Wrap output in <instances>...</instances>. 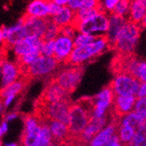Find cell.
Segmentation results:
<instances>
[{"mask_svg":"<svg viewBox=\"0 0 146 146\" xmlns=\"http://www.w3.org/2000/svg\"><path fill=\"white\" fill-rule=\"evenodd\" d=\"M61 6H59L57 5L56 4L52 3V1H49V4H48V9H49V17L52 18L55 16L56 14L60 12V11L61 10Z\"/></svg>","mask_w":146,"mask_h":146,"instance_id":"obj_37","label":"cell"},{"mask_svg":"<svg viewBox=\"0 0 146 146\" xmlns=\"http://www.w3.org/2000/svg\"><path fill=\"white\" fill-rule=\"evenodd\" d=\"M19 78L20 73L16 62L5 60L2 65V88L16 82Z\"/></svg>","mask_w":146,"mask_h":146,"instance_id":"obj_20","label":"cell"},{"mask_svg":"<svg viewBox=\"0 0 146 146\" xmlns=\"http://www.w3.org/2000/svg\"><path fill=\"white\" fill-rule=\"evenodd\" d=\"M119 1L120 0H102L100 5L101 10L108 14H111Z\"/></svg>","mask_w":146,"mask_h":146,"instance_id":"obj_35","label":"cell"},{"mask_svg":"<svg viewBox=\"0 0 146 146\" xmlns=\"http://www.w3.org/2000/svg\"><path fill=\"white\" fill-rule=\"evenodd\" d=\"M74 48V38L60 34L54 40V59L60 64L65 65Z\"/></svg>","mask_w":146,"mask_h":146,"instance_id":"obj_12","label":"cell"},{"mask_svg":"<svg viewBox=\"0 0 146 146\" xmlns=\"http://www.w3.org/2000/svg\"><path fill=\"white\" fill-rule=\"evenodd\" d=\"M107 146H126V145H124L123 143H122L120 141L118 140V138H117V137H116V135L110 141V143L107 144Z\"/></svg>","mask_w":146,"mask_h":146,"instance_id":"obj_39","label":"cell"},{"mask_svg":"<svg viewBox=\"0 0 146 146\" xmlns=\"http://www.w3.org/2000/svg\"><path fill=\"white\" fill-rule=\"evenodd\" d=\"M23 19L25 27L28 36H36L43 38V36L46 30L48 19H38L26 16L25 14L23 16Z\"/></svg>","mask_w":146,"mask_h":146,"instance_id":"obj_18","label":"cell"},{"mask_svg":"<svg viewBox=\"0 0 146 146\" xmlns=\"http://www.w3.org/2000/svg\"><path fill=\"white\" fill-rule=\"evenodd\" d=\"M139 1H141L142 3H143V4L146 5V0H139Z\"/></svg>","mask_w":146,"mask_h":146,"instance_id":"obj_48","label":"cell"},{"mask_svg":"<svg viewBox=\"0 0 146 146\" xmlns=\"http://www.w3.org/2000/svg\"><path fill=\"white\" fill-rule=\"evenodd\" d=\"M146 15V5L139 0H130L129 12L127 17L128 21L140 25Z\"/></svg>","mask_w":146,"mask_h":146,"instance_id":"obj_21","label":"cell"},{"mask_svg":"<svg viewBox=\"0 0 146 146\" xmlns=\"http://www.w3.org/2000/svg\"><path fill=\"white\" fill-rule=\"evenodd\" d=\"M48 1H51V0H48Z\"/></svg>","mask_w":146,"mask_h":146,"instance_id":"obj_50","label":"cell"},{"mask_svg":"<svg viewBox=\"0 0 146 146\" xmlns=\"http://www.w3.org/2000/svg\"><path fill=\"white\" fill-rule=\"evenodd\" d=\"M129 6H130V0H120L116 5V6L115 7L112 13L127 19L129 12Z\"/></svg>","mask_w":146,"mask_h":146,"instance_id":"obj_31","label":"cell"},{"mask_svg":"<svg viewBox=\"0 0 146 146\" xmlns=\"http://www.w3.org/2000/svg\"><path fill=\"white\" fill-rule=\"evenodd\" d=\"M77 30L74 27V25H67L65 27H62L60 29V34L66 36V37H68L71 38H74L75 37V35L77 34Z\"/></svg>","mask_w":146,"mask_h":146,"instance_id":"obj_36","label":"cell"},{"mask_svg":"<svg viewBox=\"0 0 146 146\" xmlns=\"http://www.w3.org/2000/svg\"><path fill=\"white\" fill-rule=\"evenodd\" d=\"M52 137L49 127L47 126V124L42 123L40 132H39L38 137L34 146H49L52 143Z\"/></svg>","mask_w":146,"mask_h":146,"instance_id":"obj_27","label":"cell"},{"mask_svg":"<svg viewBox=\"0 0 146 146\" xmlns=\"http://www.w3.org/2000/svg\"><path fill=\"white\" fill-rule=\"evenodd\" d=\"M136 132H137V130L134 128L128 126V125L120 124L117 123V129H116L115 135H116L118 140L122 143H123L124 145L128 144L131 141V139L135 136Z\"/></svg>","mask_w":146,"mask_h":146,"instance_id":"obj_25","label":"cell"},{"mask_svg":"<svg viewBox=\"0 0 146 146\" xmlns=\"http://www.w3.org/2000/svg\"><path fill=\"white\" fill-rule=\"evenodd\" d=\"M122 69L118 73L124 72L133 75L140 82H146V60L136 59L132 55L123 56Z\"/></svg>","mask_w":146,"mask_h":146,"instance_id":"obj_10","label":"cell"},{"mask_svg":"<svg viewBox=\"0 0 146 146\" xmlns=\"http://www.w3.org/2000/svg\"><path fill=\"white\" fill-rule=\"evenodd\" d=\"M109 15L108 13L101 11L97 14L86 20L74 23V25L78 33L89 34L95 37H102L105 36L108 30Z\"/></svg>","mask_w":146,"mask_h":146,"instance_id":"obj_6","label":"cell"},{"mask_svg":"<svg viewBox=\"0 0 146 146\" xmlns=\"http://www.w3.org/2000/svg\"><path fill=\"white\" fill-rule=\"evenodd\" d=\"M18 115H19V112H11L4 116V121L7 123L9 121L13 120V119H15Z\"/></svg>","mask_w":146,"mask_h":146,"instance_id":"obj_40","label":"cell"},{"mask_svg":"<svg viewBox=\"0 0 146 146\" xmlns=\"http://www.w3.org/2000/svg\"><path fill=\"white\" fill-rule=\"evenodd\" d=\"M60 34V28L51 19H48L46 30L43 36V40H55V38Z\"/></svg>","mask_w":146,"mask_h":146,"instance_id":"obj_28","label":"cell"},{"mask_svg":"<svg viewBox=\"0 0 146 146\" xmlns=\"http://www.w3.org/2000/svg\"><path fill=\"white\" fill-rule=\"evenodd\" d=\"M117 123L128 125L137 130H146V120L140 117L137 113L132 111L125 115L117 118Z\"/></svg>","mask_w":146,"mask_h":146,"instance_id":"obj_23","label":"cell"},{"mask_svg":"<svg viewBox=\"0 0 146 146\" xmlns=\"http://www.w3.org/2000/svg\"><path fill=\"white\" fill-rule=\"evenodd\" d=\"M0 146H2V144H1V141H0Z\"/></svg>","mask_w":146,"mask_h":146,"instance_id":"obj_49","label":"cell"},{"mask_svg":"<svg viewBox=\"0 0 146 146\" xmlns=\"http://www.w3.org/2000/svg\"><path fill=\"white\" fill-rule=\"evenodd\" d=\"M133 111L137 113L140 117L146 120V97L137 98Z\"/></svg>","mask_w":146,"mask_h":146,"instance_id":"obj_34","label":"cell"},{"mask_svg":"<svg viewBox=\"0 0 146 146\" xmlns=\"http://www.w3.org/2000/svg\"><path fill=\"white\" fill-rule=\"evenodd\" d=\"M140 82L128 73H117L113 78L110 88L115 96H137Z\"/></svg>","mask_w":146,"mask_h":146,"instance_id":"obj_7","label":"cell"},{"mask_svg":"<svg viewBox=\"0 0 146 146\" xmlns=\"http://www.w3.org/2000/svg\"><path fill=\"white\" fill-rule=\"evenodd\" d=\"M6 55H7V51L5 49L0 50V66L3 65V63L6 60Z\"/></svg>","mask_w":146,"mask_h":146,"instance_id":"obj_41","label":"cell"},{"mask_svg":"<svg viewBox=\"0 0 146 146\" xmlns=\"http://www.w3.org/2000/svg\"><path fill=\"white\" fill-rule=\"evenodd\" d=\"M40 55L54 57V40H43L40 46Z\"/></svg>","mask_w":146,"mask_h":146,"instance_id":"obj_33","label":"cell"},{"mask_svg":"<svg viewBox=\"0 0 146 146\" xmlns=\"http://www.w3.org/2000/svg\"><path fill=\"white\" fill-rule=\"evenodd\" d=\"M137 97L134 96H115L113 106H112V115L115 117L119 118L133 111L136 103Z\"/></svg>","mask_w":146,"mask_h":146,"instance_id":"obj_16","label":"cell"},{"mask_svg":"<svg viewBox=\"0 0 146 146\" xmlns=\"http://www.w3.org/2000/svg\"><path fill=\"white\" fill-rule=\"evenodd\" d=\"M1 31L3 34V38L5 40L4 48L7 50L8 48H11L16 43L22 40L23 38L28 36L27 32L24 25V19L23 17L18 20L14 25L11 26H2Z\"/></svg>","mask_w":146,"mask_h":146,"instance_id":"obj_9","label":"cell"},{"mask_svg":"<svg viewBox=\"0 0 146 146\" xmlns=\"http://www.w3.org/2000/svg\"><path fill=\"white\" fill-rule=\"evenodd\" d=\"M136 97L137 98L146 97V82H140Z\"/></svg>","mask_w":146,"mask_h":146,"instance_id":"obj_38","label":"cell"},{"mask_svg":"<svg viewBox=\"0 0 146 146\" xmlns=\"http://www.w3.org/2000/svg\"><path fill=\"white\" fill-rule=\"evenodd\" d=\"M127 21L128 19L126 18L115 15L114 13H111L109 15L108 30L105 34V38H107L110 48H113L119 33L121 32L122 28L127 23Z\"/></svg>","mask_w":146,"mask_h":146,"instance_id":"obj_17","label":"cell"},{"mask_svg":"<svg viewBox=\"0 0 146 146\" xmlns=\"http://www.w3.org/2000/svg\"><path fill=\"white\" fill-rule=\"evenodd\" d=\"M48 0H32L26 7L25 15L38 19H48Z\"/></svg>","mask_w":146,"mask_h":146,"instance_id":"obj_19","label":"cell"},{"mask_svg":"<svg viewBox=\"0 0 146 146\" xmlns=\"http://www.w3.org/2000/svg\"><path fill=\"white\" fill-rule=\"evenodd\" d=\"M30 82H31L28 81V80L20 77L19 81H17L16 82L0 89V98H2L4 100L9 96H16L18 94H20L23 90H25Z\"/></svg>","mask_w":146,"mask_h":146,"instance_id":"obj_24","label":"cell"},{"mask_svg":"<svg viewBox=\"0 0 146 146\" xmlns=\"http://www.w3.org/2000/svg\"><path fill=\"white\" fill-rule=\"evenodd\" d=\"M115 95L110 86L102 88L96 96L91 97L92 113L91 117L102 118L110 115V110H112Z\"/></svg>","mask_w":146,"mask_h":146,"instance_id":"obj_8","label":"cell"},{"mask_svg":"<svg viewBox=\"0 0 146 146\" xmlns=\"http://www.w3.org/2000/svg\"><path fill=\"white\" fill-rule=\"evenodd\" d=\"M3 107H4V100L2 98H0V112L2 111Z\"/></svg>","mask_w":146,"mask_h":146,"instance_id":"obj_46","label":"cell"},{"mask_svg":"<svg viewBox=\"0 0 146 146\" xmlns=\"http://www.w3.org/2000/svg\"><path fill=\"white\" fill-rule=\"evenodd\" d=\"M15 98V96H9L6 98L4 99V106L5 107H7V106L12 102V100Z\"/></svg>","mask_w":146,"mask_h":146,"instance_id":"obj_43","label":"cell"},{"mask_svg":"<svg viewBox=\"0 0 146 146\" xmlns=\"http://www.w3.org/2000/svg\"><path fill=\"white\" fill-rule=\"evenodd\" d=\"M92 113V102L90 98H82L71 103L69 108L68 129L70 139L77 138L88 125Z\"/></svg>","mask_w":146,"mask_h":146,"instance_id":"obj_1","label":"cell"},{"mask_svg":"<svg viewBox=\"0 0 146 146\" xmlns=\"http://www.w3.org/2000/svg\"><path fill=\"white\" fill-rule=\"evenodd\" d=\"M50 19L61 29L67 25H74L75 20V12L68 6H64L58 14L50 18Z\"/></svg>","mask_w":146,"mask_h":146,"instance_id":"obj_22","label":"cell"},{"mask_svg":"<svg viewBox=\"0 0 146 146\" xmlns=\"http://www.w3.org/2000/svg\"><path fill=\"white\" fill-rule=\"evenodd\" d=\"M126 146H146V130H137Z\"/></svg>","mask_w":146,"mask_h":146,"instance_id":"obj_32","label":"cell"},{"mask_svg":"<svg viewBox=\"0 0 146 146\" xmlns=\"http://www.w3.org/2000/svg\"><path fill=\"white\" fill-rule=\"evenodd\" d=\"M140 33L139 25L127 21L119 33L113 48L122 56L132 55L138 44Z\"/></svg>","mask_w":146,"mask_h":146,"instance_id":"obj_4","label":"cell"},{"mask_svg":"<svg viewBox=\"0 0 146 146\" xmlns=\"http://www.w3.org/2000/svg\"><path fill=\"white\" fill-rule=\"evenodd\" d=\"M139 25H140V27H143V28L146 29V15L144 16V18L143 19V20H142V22H141V24Z\"/></svg>","mask_w":146,"mask_h":146,"instance_id":"obj_45","label":"cell"},{"mask_svg":"<svg viewBox=\"0 0 146 146\" xmlns=\"http://www.w3.org/2000/svg\"><path fill=\"white\" fill-rule=\"evenodd\" d=\"M61 66H60L55 73L48 79H51L61 88L67 91L68 94H71L76 89L79 83L82 81L84 73L83 67L82 66L63 65L62 68Z\"/></svg>","mask_w":146,"mask_h":146,"instance_id":"obj_5","label":"cell"},{"mask_svg":"<svg viewBox=\"0 0 146 146\" xmlns=\"http://www.w3.org/2000/svg\"><path fill=\"white\" fill-rule=\"evenodd\" d=\"M52 3L56 4L59 6L64 7V6H68V4L69 2V0H51Z\"/></svg>","mask_w":146,"mask_h":146,"instance_id":"obj_42","label":"cell"},{"mask_svg":"<svg viewBox=\"0 0 146 146\" xmlns=\"http://www.w3.org/2000/svg\"><path fill=\"white\" fill-rule=\"evenodd\" d=\"M61 66L54 57L39 55L29 66L19 67L20 77L32 82L33 79L41 77H51Z\"/></svg>","mask_w":146,"mask_h":146,"instance_id":"obj_3","label":"cell"},{"mask_svg":"<svg viewBox=\"0 0 146 146\" xmlns=\"http://www.w3.org/2000/svg\"><path fill=\"white\" fill-rule=\"evenodd\" d=\"M4 45H5V40H4V38H3L1 28H0V50L4 48Z\"/></svg>","mask_w":146,"mask_h":146,"instance_id":"obj_44","label":"cell"},{"mask_svg":"<svg viewBox=\"0 0 146 146\" xmlns=\"http://www.w3.org/2000/svg\"><path fill=\"white\" fill-rule=\"evenodd\" d=\"M96 37L92 36L89 34H86V33H77V34L75 35V37L74 38V47H78V46H87L91 44L93 41L95 40Z\"/></svg>","mask_w":146,"mask_h":146,"instance_id":"obj_30","label":"cell"},{"mask_svg":"<svg viewBox=\"0 0 146 146\" xmlns=\"http://www.w3.org/2000/svg\"><path fill=\"white\" fill-rule=\"evenodd\" d=\"M102 10L100 8H94V9H81L77 11H75V20L74 23L81 22L83 20H86L92 16H94Z\"/></svg>","mask_w":146,"mask_h":146,"instance_id":"obj_29","label":"cell"},{"mask_svg":"<svg viewBox=\"0 0 146 146\" xmlns=\"http://www.w3.org/2000/svg\"><path fill=\"white\" fill-rule=\"evenodd\" d=\"M70 94L67 91L61 88L58 84H56L51 79H48V82L42 90V93L37 101L46 102V103H54L63 101L70 100Z\"/></svg>","mask_w":146,"mask_h":146,"instance_id":"obj_11","label":"cell"},{"mask_svg":"<svg viewBox=\"0 0 146 146\" xmlns=\"http://www.w3.org/2000/svg\"><path fill=\"white\" fill-rule=\"evenodd\" d=\"M117 129V118L110 119V123L106 125L97 135L95 136L87 146H107L110 141L115 136Z\"/></svg>","mask_w":146,"mask_h":146,"instance_id":"obj_15","label":"cell"},{"mask_svg":"<svg viewBox=\"0 0 146 146\" xmlns=\"http://www.w3.org/2000/svg\"><path fill=\"white\" fill-rule=\"evenodd\" d=\"M5 146H19V145L16 144V143H8V144H6Z\"/></svg>","mask_w":146,"mask_h":146,"instance_id":"obj_47","label":"cell"},{"mask_svg":"<svg viewBox=\"0 0 146 146\" xmlns=\"http://www.w3.org/2000/svg\"><path fill=\"white\" fill-rule=\"evenodd\" d=\"M109 48L110 47L105 36L96 37L95 40L89 45L74 47L65 65L83 67L85 63L97 58Z\"/></svg>","mask_w":146,"mask_h":146,"instance_id":"obj_2","label":"cell"},{"mask_svg":"<svg viewBox=\"0 0 146 146\" xmlns=\"http://www.w3.org/2000/svg\"><path fill=\"white\" fill-rule=\"evenodd\" d=\"M43 42V39L36 37V36H27L26 38H23L22 40L19 41L13 46L11 48L14 52L16 57H21L27 54L39 50L40 51V46Z\"/></svg>","mask_w":146,"mask_h":146,"instance_id":"obj_13","label":"cell"},{"mask_svg":"<svg viewBox=\"0 0 146 146\" xmlns=\"http://www.w3.org/2000/svg\"><path fill=\"white\" fill-rule=\"evenodd\" d=\"M100 5V0H69L68 4V7L73 10L74 12L81 9H101Z\"/></svg>","mask_w":146,"mask_h":146,"instance_id":"obj_26","label":"cell"},{"mask_svg":"<svg viewBox=\"0 0 146 146\" xmlns=\"http://www.w3.org/2000/svg\"><path fill=\"white\" fill-rule=\"evenodd\" d=\"M46 124L49 127L52 141L60 145H68L70 140L68 126L61 122L55 120H48Z\"/></svg>","mask_w":146,"mask_h":146,"instance_id":"obj_14","label":"cell"}]
</instances>
